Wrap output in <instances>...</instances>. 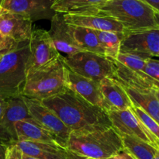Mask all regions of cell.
Here are the masks:
<instances>
[{
    "label": "cell",
    "mask_w": 159,
    "mask_h": 159,
    "mask_svg": "<svg viewBox=\"0 0 159 159\" xmlns=\"http://www.w3.org/2000/svg\"><path fill=\"white\" fill-rule=\"evenodd\" d=\"M6 108V99H0V122H1L2 119L4 115L5 110Z\"/></svg>",
    "instance_id": "35"
},
{
    "label": "cell",
    "mask_w": 159,
    "mask_h": 159,
    "mask_svg": "<svg viewBox=\"0 0 159 159\" xmlns=\"http://www.w3.org/2000/svg\"><path fill=\"white\" fill-rule=\"evenodd\" d=\"M141 1L147 4L155 12L159 13V0H141Z\"/></svg>",
    "instance_id": "33"
},
{
    "label": "cell",
    "mask_w": 159,
    "mask_h": 159,
    "mask_svg": "<svg viewBox=\"0 0 159 159\" xmlns=\"http://www.w3.org/2000/svg\"><path fill=\"white\" fill-rule=\"evenodd\" d=\"M156 23L159 26V13L158 12H156Z\"/></svg>",
    "instance_id": "38"
},
{
    "label": "cell",
    "mask_w": 159,
    "mask_h": 159,
    "mask_svg": "<svg viewBox=\"0 0 159 159\" xmlns=\"http://www.w3.org/2000/svg\"><path fill=\"white\" fill-rule=\"evenodd\" d=\"M29 40L20 42L0 60V99L22 96L26 79Z\"/></svg>",
    "instance_id": "4"
},
{
    "label": "cell",
    "mask_w": 159,
    "mask_h": 159,
    "mask_svg": "<svg viewBox=\"0 0 159 159\" xmlns=\"http://www.w3.org/2000/svg\"><path fill=\"white\" fill-rule=\"evenodd\" d=\"M155 96H156V97L158 98V99L159 100V90H156L155 91Z\"/></svg>",
    "instance_id": "40"
},
{
    "label": "cell",
    "mask_w": 159,
    "mask_h": 159,
    "mask_svg": "<svg viewBox=\"0 0 159 159\" xmlns=\"http://www.w3.org/2000/svg\"><path fill=\"white\" fill-rule=\"evenodd\" d=\"M143 72L145 73L148 76L155 81L159 82V60L153 57H148Z\"/></svg>",
    "instance_id": "27"
},
{
    "label": "cell",
    "mask_w": 159,
    "mask_h": 159,
    "mask_svg": "<svg viewBox=\"0 0 159 159\" xmlns=\"http://www.w3.org/2000/svg\"><path fill=\"white\" fill-rule=\"evenodd\" d=\"M107 0H80L71 10L67 13H79L82 12L85 9L88 8L92 7V6H96Z\"/></svg>",
    "instance_id": "29"
},
{
    "label": "cell",
    "mask_w": 159,
    "mask_h": 159,
    "mask_svg": "<svg viewBox=\"0 0 159 159\" xmlns=\"http://www.w3.org/2000/svg\"><path fill=\"white\" fill-rule=\"evenodd\" d=\"M122 86L134 105L142 109L159 124V100L155 96V91H140L123 85Z\"/></svg>",
    "instance_id": "22"
},
{
    "label": "cell",
    "mask_w": 159,
    "mask_h": 159,
    "mask_svg": "<svg viewBox=\"0 0 159 159\" xmlns=\"http://www.w3.org/2000/svg\"><path fill=\"white\" fill-rule=\"evenodd\" d=\"M61 56L47 66L26 75L22 96L42 101L61 94L66 89L65 66Z\"/></svg>",
    "instance_id": "5"
},
{
    "label": "cell",
    "mask_w": 159,
    "mask_h": 159,
    "mask_svg": "<svg viewBox=\"0 0 159 159\" xmlns=\"http://www.w3.org/2000/svg\"><path fill=\"white\" fill-rule=\"evenodd\" d=\"M65 82L67 89L72 90L89 103L109 111L110 107L104 99L99 82L81 76L65 66Z\"/></svg>",
    "instance_id": "12"
},
{
    "label": "cell",
    "mask_w": 159,
    "mask_h": 159,
    "mask_svg": "<svg viewBox=\"0 0 159 159\" xmlns=\"http://www.w3.org/2000/svg\"><path fill=\"white\" fill-rule=\"evenodd\" d=\"M108 159H136L131 154L129 153L127 150L125 149H123L120 152H119L118 153H116V155H113L110 158Z\"/></svg>",
    "instance_id": "32"
},
{
    "label": "cell",
    "mask_w": 159,
    "mask_h": 159,
    "mask_svg": "<svg viewBox=\"0 0 159 159\" xmlns=\"http://www.w3.org/2000/svg\"><path fill=\"white\" fill-rule=\"evenodd\" d=\"M23 98L31 117L47 130L54 134L59 140L62 147L66 148L67 141L71 130L52 110L45 107L41 101L31 99L24 96Z\"/></svg>",
    "instance_id": "10"
},
{
    "label": "cell",
    "mask_w": 159,
    "mask_h": 159,
    "mask_svg": "<svg viewBox=\"0 0 159 159\" xmlns=\"http://www.w3.org/2000/svg\"><path fill=\"white\" fill-rule=\"evenodd\" d=\"M112 127L120 135L134 137L155 148L159 152V140L157 139L138 119L131 109L107 111Z\"/></svg>",
    "instance_id": "8"
},
{
    "label": "cell",
    "mask_w": 159,
    "mask_h": 159,
    "mask_svg": "<svg viewBox=\"0 0 159 159\" xmlns=\"http://www.w3.org/2000/svg\"><path fill=\"white\" fill-rule=\"evenodd\" d=\"M17 144L23 154L35 159H85L70 152L67 148L56 144L19 141Z\"/></svg>",
    "instance_id": "15"
},
{
    "label": "cell",
    "mask_w": 159,
    "mask_h": 159,
    "mask_svg": "<svg viewBox=\"0 0 159 159\" xmlns=\"http://www.w3.org/2000/svg\"><path fill=\"white\" fill-rule=\"evenodd\" d=\"M61 56L48 31L37 29L32 31L29 40V56L26 75L52 63Z\"/></svg>",
    "instance_id": "7"
},
{
    "label": "cell",
    "mask_w": 159,
    "mask_h": 159,
    "mask_svg": "<svg viewBox=\"0 0 159 159\" xmlns=\"http://www.w3.org/2000/svg\"><path fill=\"white\" fill-rule=\"evenodd\" d=\"M99 43L104 51V57L116 59L120 51L122 34L110 31L96 30Z\"/></svg>",
    "instance_id": "24"
},
{
    "label": "cell",
    "mask_w": 159,
    "mask_h": 159,
    "mask_svg": "<svg viewBox=\"0 0 159 159\" xmlns=\"http://www.w3.org/2000/svg\"><path fill=\"white\" fill-rule=\"evenodd\" d=\"M18 43L12 40V39L5 37L0 34V51H2L5 49H9L12 48L16 46Z\"/></svg>",
    "instance_id": "31"
},
{
    "label": "cell",
    "mask_w": 159,
    "mask_h": 159,
    "mask_svg": "<svg viewBox=\"0 0 159 159\" xmlns=\"http://www.w3.org/2000/svg\"><path fill=\"white\" fill-rule=\"evenodd\" d=\"M110 59V58H109ZM115 68V77L124 86L140 91L159 90V82L148 76L143 71H134L126 68L114 59H110Z\"/></svg>",
    "instance_id": "17"
},
{
    "label": "cell",
    "mask_w": 159,
    "mask_h": 159,
    "mask_svg": "<svg viewBox=\"0 0 159 159\" xmlns=\"http://www.w3.org/2000/svg\"><path fill=\"white\" fill-rule=\"evenodd\" d=\"M54 46L59 52L67 56L82 51L73 40L68 31V24L64 18V14L55 12L51 20V28L48 31Z\"/></svg>",
    "instance_id": "18"
},
{
    "label": "cell",
    "mask_w": 159,
    "mask_h": 159,
    "mask_svg": "<svg viewBox=\"0 0 159 159\" xmlns=\"http://www.w3.org/2000/svg\"><path fill=\"white\" fill-rule=\"evenodd\" d=\"M124 148L136 159H153L157 150L148 143L134 137L120 135Z\"/></svg>",
    "instance_id": "23"
},
{
    "label": "cell",
    "mask_w": 159,
    "mask_h": 159,
    "mask_svg": "<svg viewBox=\"0 0 159 159\" xmlns=\"http://www.w3.org/2000/svg\"><path fill=\"white\" fill-rule=\"evenodd\" d=\"M52 110L71 132H91L111 128L106 110L87 102L69 89L41 101Z\"/></svg>",
    "instance_id": "1"
},
{
    "label": "cell",
    "mask_w": 159,
    "mask_h": 159,
    "mask_svg": "<svg viewBox=\"0 0 159 159\" xmlns=\"http://www.w3.org/2000/svg\"><path fill=\"white\" fill-rule=\"evenodd\" d=\"M32 119L23 96L6 99V108L0 122V139L8 145L18 141L15 125L20 120Z\"/></svg>",
    "instance_id": "11"
},
{
    "label": "cell",
    "mask_w": 159,
    "mask_h": 159,
    "mask_svg": "<svg viewBox=\"0 0 159 159\" xmlns=\"http://www.w3.org/2000/svg\"><path fill=\"white\" fill-rule=\"evenodd\" d=\"M23 152L16 144H11L8 147L5 159H22Z\"/></svg>",
    "instance_id": "30"
},
{
    "label": "cell",
    "mask_w": 159,
    "mask_h": 159,
    "mask_svg": "<svg viewBox=\"0 0 159 159\" xmlns=\"http://www.w3.org/2000/svg\"><path fill=\"white\" fill-rule=\"evenodd\" d=\"M64 65L81 76L99 82L104 78H114L115 68L110 59L89 51H79L72 55L61 56Z\"/></svg>",
    "instance_id": "6"
},
{
    "label": "cell",
    "mask_w": 159,
    "mask_h": 159,
    "mask_svg": "<svg viewBox=\"0 0 159 159\" xmlns=\"http://www.w3.org/2000/svg\"><path fill=\"white\" fill-rule=\"evenodd\" d=\"M85 159H93V158H85Z\"/></svg>",
    "instance_id": "42"
},
{
    "label": "cell",
    "mask_w": 159,
    "mask_h": 159,
    "mask_svg": "<svg viewBox=\"0 0 159 159\" xmlns=\"http://www.w3.org/2000/svg\"><path fill=\"white\" fill-rule=\"evenodd\" d=\"M22 159H35V158H31V157H29V156H27V155L23 154V155H22Z\"/></svg>",
    "instance_id": "37"
},
{
    "label": "cell",
    "mask_w": 159,
    "mask_h": 159,
    "mask_svg": "<svg viewBox=\"0 0 159 159\" xmlns=\"http://www.w3.org/2000/svg\"><path fill=\"white\" fill-rule=\"evenodd\" d=\"M130 109L135 116L138 117V119L142 123L143 125L149 130V132L159 140V124L155 120L152 119L150 116H148L140 107L134 105L133 107Z\"/></svg>",
    "instance_id": "26"
},
{
    "label": "cell",
    "mask_w": 159,
    "mask_h": 159,
    "mask_svg": "<svg viewBox=\"0 0 159 159\" xmlns=\"http://www.w3.org/2000/svg\"><path fill=\"white\" fill-rule=\"evenodd\" d=\"M80 0H54L51 9L55 12L67 13L69 12Z\"/></svg>",
    "instance_id": "28"
},
{
    "label": "cell",
    "mask_w": 159,
    "mask_h": 159,
    "mask_svg": "<svg viewBox=\"0 0 159 159\" xmlns=\"http://www.w3.org/2000/svg\"><path fill=\"white\" fill-rule=\"evenodd\" d=\"M15 47H14V48H15ZM12 48H9V49H5V50H2V51H0V60H1V59L2 58L3 56H4L5 54H6V53H8L9 51H11V50H12Z\"/></svg>",
    "instance_id": "36"
},
{
    "label": "cell",
    "mask_w": 159,
    "mask_h": 159,
    "mask_svg": "<svg viewBox=\"0 0 159 159\" xmlns=\"http://www.w3.org/2000/svg\"><path fill=\"white\" fill-rule=\"evenodd\" d=\"M32 23L27 17L0 9V34L16 43L30 40Z\"/></svg>",
    "instance_id": "14"
},
{
    "label": "cell",
    "mask_w": 159,
    "mask_h": 159,
    "mask_svg": "<svg viewBox=\"0 0 159 159\" xmlns=\"http://www.w3.org/2000/svg\"><path fill=\"white\" fill-rule=\"evenodd\" d=\"M68 31L75 44L82 51H89L104 56L96 30L82 26L68 25Z\"/></svg>",
    "instance_id": "21"
},
{
    "label": "cell",
    "mask_w": 159,
    "mask_h": 159,
    "mask_svg": "<svg viewBox=\"0 0 159 159\" xmlns=\"http://www.w3.org/2000/svg\"><path fill=\"white\" fill-rule=\"evenodd\" d=\"M17 139L19 141H29L34 142L47 143L62 147L57 137L32 119L20 120L15 125ZM63 148V147H62Z\"/></svg>",
    "instance_id": "19"
},
{
    "label": "cell",
    "mask_w": 159,
    "mask_h": 159,
    "mask_svg": "<svg viewBox=\"0 0 159 159\" xmlns=\"http://www.w3.org/2000/svg\"><path fill=\"white\" fill-rule=\"evenodd\" d=\"M66 148L83 158L108 159L124 149L121 137L113 127L105 130L71 132Z\"/></svg>",
    "instance_id": "3"
},
{
    "label": "cell",
    "mask_w": 159,
    "mask_h": 159,
    "mask_svg": "<svg viewBox=\"0 0 159 159\" xmlns=\"http://www.w3.org/2000/svg\"><path fill=\"white\" fill-rule=\"evenodd\" d=\"M153 159H159V152L157 151V152L155 153V156H154V158Z\"/></svg>",
    "instance_id": "39"
},
{
    "label": "cell",
    "mask_w": 159,
    "mask_h": 159,
    "mask_svg": "<svg viewBox=\"0 0 159 159\" xmlns=\"http://www.w3.org/2000/svg\"><path fill=\"white\" fill-rule=\"evenodd\" d=\"M79 13L113 18L122 25L125 33L158 26L156 12L141 0H107Z\"/></svg>",
    "instance_id": "2"
},
{
    "label": "cell",
    "mask_w": 159,
    "mask_h": 159,
    "mask_svg": "<svg viewBox=\"0 0 159 159\" xmlns=\"http://www.w3.org/2000/svg\"><path fill=\"white\" fill-rule=\"evenodd\" d=\"M64 18L67 24L71 26H82L94 30L110 31L122 35L125 33V30L119 22L108 16L92 14L65 13Z\"/></svg>",
    "instance_id": "16"
},
{
    "label": "cell",
    "mask_w": 159,
    "mask_h": 159,
    "mask_svg": "<svg viewBox=\"0 0 159 159\" xmlns=\"http://www.w3.org/2000/svg\"><path fill=\"white\" fill-rule=\"evenodd\" d=\"M54 0H3L0 9L20 14L32 22L51 20L55 12L51 9Z\"/></svg>",
    "instance_id": "13"
},
{
    "label": "cell",
    "mask_w": 159,
    "mask_h": 159,
    "mask_svg": "<svg viewBox=\"0 0 159 159\" xmlns=\"http://www.w3.org/2000/svg\"><path fill=\"white\" fill-rule=\"evenodd\" d=\"M101 93L109 107L114 110H127L134 104L127 92L116 79L104 78L99 82Z\"/></svg>",
    "instance_id": "20"
},
{
    "label": "cell",
    "mask_w": 159,
    "mask_h": 159,
    "mask_svg": "<svg viewBox=\"0 0 159 159\" xmlns=\"http://www.w3.org/2000/svg\"><path fill=\"white\" fill-rule=\"evenodd\" d=\"M8 147L9 145L0 139V159H5Z\"/></svg>",
    "instance_id": "34"
},
{
    "label": "cell",
    "mask_w": 159,
    "mask_h": 159,
    "mask_svg": "<svg viewBox=\"0 0 159 159\" xmlns=\"http://www.w3.org/2000/svg\"><path fill=\"white\" fill-rule=\"evenodd\" d=\"M148 57H149L133 53H120L114 60L132 71H143Z\"/></svg>",
    "instance_id": "25"
},
{
    "label": "cell",
    "mask_w": 159,
    "mask_h": 159,
    "mask_svg": "<svg viewBox=\"0 0 159 159\" xmlns=\"http://www.w3.org/2000/svg\"><path fill=\"white\" fill-rule=\"evenodd\" d=\"M120 53L159 57V26L124 33Z\"/></svg>",
    "instance_id": "9"
},
{
    "label": "cell",
    "mask_w": 159,
    "mask_h": 159,
    "mask_svg": "<svg viewBox=\"0 0 159 159\" xmlns=\"http://www.w3.org/2000/svg\"><path fill=\"white\" fill-rule=\"evenodd\" d=\"M2 2H3V0H0V7H1V5H2Z\"/></svg>",
    "instance_id": "41"
}]
</instances>
